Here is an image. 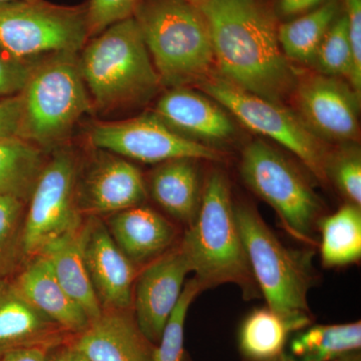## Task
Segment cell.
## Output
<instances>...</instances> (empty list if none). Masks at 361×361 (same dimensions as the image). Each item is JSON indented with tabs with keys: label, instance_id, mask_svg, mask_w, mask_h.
I'll list each match as a JSON object with an SVG mask.
<instances>
[{
	"label": "cell",
	"instance_id": "6da1fadb",
	"mask_svg": "<svg viewBox=\"0 0 361 361\" xmlns=\"http://www.w3.org/2000/svg\"><path fill=\"white\" fill-rule=\"evenodd\" d=\"M218 75L241 89L283 104L297 73L284 56L274 14L265 0H199Z\"/></svg>",
	"mask_w": 361,
	"mask_h": 361
},
{
	"label": "cell",
	"instance_id": "7a4b0ae2",
	"mask_svg": "<svg viewBox=\"0 0 361 361\" xmlns=\"http://www.w3.org/2000/svg\"><path fill=\"white\" fill-rule=\"evenodd\" d=\"M202 289L234 284L245 298L260 293L238 224L229 183L215 171L207 178L200 210L179 244Z\"/></svg>",
	"mask_w": 361,
	"mask_h": 361
},
{
	"label": "cell",
	"instance_id": "3957f363",
	"mask_svg": "<svg viewBox=\"0 0 361 361\" xmlns=\"http://www.w3.org/2000/svg\"><path fill=\"white\" fill-rule=\"evenodd\" d=\"M78 66L92 106L99 111L146 103L161 85L133 16L109 26L85 44Z\"/></svg>",
	"mask_w": 361,
	"mask_h": 361
},
{
	"label": "cell",
	"instance_id": "277c9868",
	"mask_svg": "<svg viewBox=\"0 0 361 361\" xmlns=\"http://www.w3.org/2000/svg\"><path fill=\"white\" fill-rule=\"evenodd\" d=\"M139 26L161 85H197L212 73L214 52L203 13L190 0H139Z\"/></svg>",
	"mask_w": 361,
	"mask_h": 361
},
{
	"label": "cell",
	"instance_id": "5b68a950",
	"mask_svg": "<svg viewBox=\"0 0 361 361\" xmlns=\"http://www.w3.org/2000/svg\"><path fill=\"white\" fill-rule=\"evenodd\" d=\"M77 54H54L35 63L20 92V137L42 151L58 148L94 108Z\"/></svg>",
	"mask_w": 361,
	"mask_h": 361
},
{
	"label": "cell",
	"instance_id": "8992f818",
	"mask_svg": "<svg viewBox=\"0 0 361 361\" xmlns=\"http://www.w3.org/2000/svg\"><path fill=\"white\" fill-rule=\"evenodd\" d=\"M234 212L254 279L268 308L295 329H303L310 322L307 297L312 279L307 256L287 248L252 207L234 205Z\"/></svg>",
	"mask_w": 361,
	"mask_h": 361
},
{
	"label": "cell",
	"instance_id": "52a82bcc",
	"mask_svg": "<svg viewBox=\"0 0 361 361\" xmlns=\"http://www.w3.org/2000/svg\"><path fill=\"white\" fill-rule=\"evenodd\" d=\"M90 39L87 6H61L44 0L0 4V47L13 58L78 54Z\"/></svg>",
	"mask_w": 361,
	"mask_h": 361
},
{
	"label": "cell",
	"instance_id": "ba28073f",
	"mask_svg": "<svg viewBox=\"0 0 361 361\" xmlns=\"http://www.w3.org/2000/svg\"><path fill=\"white\" fill-rule=\"evenodd\" d=\"M196 85L248 129L289 149L317 179L323 182L329 180V149L296 113L285 108L284 104L274 103L233 85L214 71Z\"/></svg>",
	"mask_w": 361,
	"mask_h": 361
},
{
	"label": "cell",
	"instance_id": "9c48e42d",
	"mask_svg": "<svg viewBox=\"0 0 361 361\" xmlns=\"http://www.w3.org/2000/svg\"><path fill=\"white\" fill-rule=\"evenodd\" d=\"M240 171L247 186L276 211L287 231L310 243L322 204L300 171L262 140L244 149Z\"/></svg>",
	"mask_w": 361,
	"mask_h": 361
},
{
	"label": "cell",
	"instance_id": "30bf717a",
	"mask_svg": "<svg viewBox=\"0 0 361 361\" xmlns=\"http://www.w3.org/2000/svg\"><path fill=\"white\" fill-rule=\"evenodd\" d=\"M75 157L58 149L45 163L30 197L23 230V252L35 257L47 243L82 225L78 203Z\"/></svg>",
	"mask_w": 361,
	"mask_h": 361
},
{
	"label": "cell",
	"instance_id": "8fae6325",
	"mask_svg": "<svg viewBox=\"0 0 361 361\" xmlns=\"http://www.w3.org/2000/svg\"><path fill=\"white\" fill-rule=\"evenodd\" d=\"M92 144L122 158L148 164L175 159L221 161L219 151L176 132L155 113L120 121L97 123L90 133Z\"/></svg>",
	"mask_w": 361,
	"mask_h": 361
},
{
	"label": "cell",
	"instance_id": "7c38bea8",
	"mask_svg": "<svg viewBox=\"0 0 361 361\" xmlns=\"http://www.w3.org/2000/svg\"><path fill=\"white\" fill-rule=\"evenodd\" d=\"M292 96L297 116L323 142L357 140L360 96L348 82L322 73L297 78Z\"/></svg>",
	"mask_w": 361,
	"mask_h": 361
},
{
	"label": "cell",
	"instance_id": "4fadbf2b",
	"mask_svg": "<svg viewBox=\"0 0 361 361\" xmlns=\"http://www.w3.org/2000/svg\"><path fill=\"white\" fill-rule=\"evenodd\" d=\"M190 272L186 256L178 245L151 261L139 275L133 298L135 323L149 343L160 341Z\"/></svg>",
	"mask_w": 361,
	"mask_h": 361
},
{
	"label": "cell",
	"instance_id": "5bb4252c",
	"mask_svg": "<svg viewBox=\"0 0 361 361\" xmlns=\"http://www.w3.org/2000/svg\"><path fill=\"white\" fill-rule=\"evenodd\" d=\"M85 265L103 310H128L134 298L137 272L99 220L85 224Z\"/></svg>",
	"mask_w": 361,
	"mask_h": 361
},
{
	"label": "cell",
	"instance_id": "9a60e30c",
	"mask_svg": "<svg viewBox=\"0 0 361 361\" xmlns=\"http://www.w3.org/2000/svg\"><path fill=\"white\" fill-rule=\"evenodd\" d=\"M146 197L139 169L116 155H104L97 161L78 190L80 210L92 214L121 212L142 205Z\"/></svg>",
	"mask_w": 361,
	"mask_h": 361
},
{
	"label": "cell",
	"instance_id": "2e32d148",
	"mask_svg": "<svg viewBox=\"0 0 361 361\" xmlns=\"http://www.w3.org/2000/svg\"><path fill=\"white\" fill-rule=\"evenodd\" d=\"M154 113L176 132L202 144L229 141L235 134L234 123L223 106L187 87L169 90Z\"/></svg>",
	"mask_w": 361,
	"mask_h": 361
},
{
	"label": "cell",
	"instance_id": "e0dca14e",
	"mask_svg": "<svg viewBox=\"0 0 361 361\" xmlns=\"http://www.w3.org/2000/svg\"><path fill=\"white\" fill-rule=\"evenodd\" d=\"M73 348L90 361H151L153 351L127 310H104Z\"/></svg>",
	"mask_w": 361,
	"mask_h": 361
},
{
	"label": "cell",
	"instance_id": "ac0fdd59",
	"mask_svg": "<svg viewBox=\"0 0 361 361\" xmlns=\"http://www.w3.org/2000/svg\"><path fill=\"white\" fill-rule=\"evenodd\" d=\"M8 280L23 298L61 329L80 334L89 326L90 318L59 284L44 256L30 259Z\"/></svg>",
	"mask_w": 361,
	"mask_h": 361
},
{
	"label": "cell",
	"instance_id": "d6986e66",
	"mask_svg": "<svg viewBox=\"0 0 361 361\" xmlns=\"http://www.w3.org/2000/svg\"><path fill=\"white\" fill-rule=\"evenodd\" d=\"M109 232L134 264L160 257L177 237V229L170 221L153 209L141 205L114 214L109 222Z\"/></svg>",
	"mask_w": 361,
	"mask_h": 361
},
{
	"label": "cell",
	"instance_id": "ffe728a7",
	"mask_svg": "<svg viewBox=\"0 0 361 361\" xmlns=\"http://www.w3.org/2000/svg\"><path fill=\"white\" fill-rule=\"evenodd\" d=\"M85 225L47 243L37 255L44 256L59 284L82 308L90 322L103 312L85 265Z\"/></svg>",
	"mask_w": 361,
	"mask_h": 361
},
{
	"label": "cell",
	"instance_id": "44dd1931",
	"mask_svg": "<svg viewBox=\"0 0 361 361\" xmlns=\"http://www.w3.org/2000/svg\"><path fill=\"white\" fill-rule=\"evenodd\" d=\"M61 327L14 289L0 281V357L14 349L51 345Z\"/></svg>",
	"mask_w": 361,
	"mask_h": 361
},
{
	"label": "cell",
	"instance_id": "7402d4cb",
	"mask_svg": "<svg viewBox=\"0 0 361 361\" xmlns=\"http://www.w3.org/2000/svg\"><path fill=\"white\" fill-rule=\"evenodd\" d=\"M197 160L175 159L161 163L151 176V194L173 218L191 226L200 210L203 189Z\"/></svg>",
	"mask_w": 361,
	"mask_h": 361
},
{
	"label": "cell",
	"instance_id": "603a6c76",
	"mask_svg": "<svg viewBox=\"0 0 361 361\" xmlns=\"http://www.w3.org/2000/svg\"><path fill=\"white\" fill-rule=\"evenodd\" d=\"M339 13V0H325L310 13L278 26V40L284 56L298 63H312L318 47Z\"/></svg>",
	"mask_w": 361,
	"mask_h": 361
},
{
	"label": "cell",
	"instance_id": "cb8c5ba5",
	"mask_svg": "<svg viewBox=\"0 0 361 361\" xmlns=\"http://www.w3.org/2000/svg\"><path fill=\"white\" fill-rule=\"evenodd\" d=\"M45 163L44 151L20 137L0 141V198L27 202Z\"/></svg>",
	"mask_w": 361,
	"mask_h": 361
},
{
	"label": "cell",
	"instance_id": "d4e9b609",
	"mask_svg": "<svg viewBox=\"0 0 361 361\" xmlns=\"http://www.w3.org/2000/svg\"><path fill=\"white\" fill-rule=\"evenodd\" d=\"M322 259L327 267H341L361 257L360 206L348 203L319 222Z\"/></svg>",
	"mask_w": 361,
	"mask_h": 361
},
{
	"label": "cell",
	"instance_id": "484cf974",
	"mask_svg": "<svg viewBox=\"0 0 361 361\" xmlns=\"http://www.w3.org/2000/svg\"><path fill=\"white\" fill-rule=\"evenodd\" d=\"M361 346V322L316 325L301 332L291 342L296 361H334Z\"/></svg>",
	"mask_w": 361,
	"mask_h": 361
},
{
	"label": "cell",
	"instance_id": "4316f807",
	"mask_svg": "<svg viewBox=\"0 0 361 361\" xmlns=\"http://www.w3.org/2000/svg\"><path fill=\"white\" fill-rule=\"evenodd\" d=\"M294 329L289 320L270 308L254 310L240 329V348L251 360H274L281 355L287 336Z\"/></svg>",
	"mask_w": 361,
	"mask_h": 361
},
{
	"label": "cell",
	"instance_id": "83f0119b",
	"mask_svg": "<svg viewBox=\"0 0 361 361\" xmlns=\"http://www.w3.org/2000/svg\"><path fill=\"white\" fill-rule=\"evenodd\" d=\"M26 201L13 196L0 198V281L18 269L23 252Z\"/></svg>",
	"mask_w": 361,
	"mask_h": 361
},
{
	"label": "cell",
	"instance_id": "f1b7e54d",
	"mask_svg": "<svg viewBox=\"0 0 361 361\" xmlns=\"http://www.w3.org/2000/svg\"><path fill=\"white\" fill-rule=\"evenodd\" d=\"M320 73L346 80L353 87L355 61L345 16H339L318 47L314 59Z\"/></svg>",
	"mask_w": 361,
	"mask_h": 361
},
{
	"label": "cell",
	"instance_id": "f546056e",
	"mask_svg": "<svg viewBox=\"0 0 361 361\" xmlns=\"http://www.w3.org/2000/svg\"><path fill=\"white\" fill-rule=\"evenodd\" d=\"M203 291L195 278L185 283L177 306L169 318L151 361L184 360V332L188 310L194 299Z\"/></svg>",
	"mask_w": 361,
	"mask_h": 361
},
{
	"label": "cell",
	"instance_id": "4dcf8cb0",
	"mask_svg": "<svg viewBox=\"0 0 361 361\" xmlns=\"http://www.w3.org/2000/svg\"><path fill=\"white\" fill-rule=\"evenodd\" d=\"M327 178H331L349 203L361 204V157L355 148L329 153Z\"/></svg>",
	"mask_w": 361,
	"mask_h": 361
},
{
	"label": "cell",
	"instance_id": "1f68e13d",
	"mask_svg": "<svg viewBox=\"0 0 361 361\" xmlns=\"http://www.w3.org/2000/svg\"><path fill=\"white\" fill-rule=\"evenodd\" d=\"M137 2L139 0H90L87 6L90 37L133 16Z\"/></svg>",
	"mask_w": 361,
	"mask_h": 361
},
{
	"label": "cell",
	"instance_id": "d6a6232c",
	"mask_svg": "<svg viewBox=\"0 0 361 361\" xmlns=\"http://www.w3.org/2000/svg\"><path fill=\"white\" fill-rule=\"evenodd\" d=\"M35 63L13 58L0 47V97L20 94Z\"/></svg>",
	"mask_w": 361,
	"mask_h": 361
},
{
	"label": "cell",
	"instance_id": "836d02e7",
	"mask_svg": "<svg viewBox=\"0 0 361 361\" xmlns=\"http://www.w3.org/2000/svg\"><path fill=\"white\" fill-rule=\"evenodd\" d=\"M346 21L353 61H355V80L353 89L360 96L361 90V0H344Z\"/></svg>",
	"mask_w": 361,
	"mask_h": 361
},
{
	"label": "cell",
	"instance_id": "e575fe53",
	"mask_svg": "<svg viewBox=\"0 0 361 361\" xmlns=\"http://www.w3.org/2000/svg\"><path fill=\"white\" fill-rule=\"evenodd\" d=\"M21 121H23L21 94L0 99V141L9 137H20Z\"/></svg>",
	"mask_w": 361,
	"mask_h": 361
},
{
	"label": "cell",
	"instance_id": "d590c367",
	"mask_svg": "<svg viewBox=\"0 0 361 361\" xmlns=\"http://www.w3.org/2000/svg\"><path fill=\"white\" fill-rule=\"evenodd\" d=\"M47 348L45 346H30L14 349L4 353L0 357V361H47Z\"/></svg>",
	"mask_w": 361,
	"mask_h": 361
},
{
	"label": "cell",
	"instance_id": "8d00e7d4",
	"mask_svg": "<svg viewBox=\"0 0 361 361\" xmlns=\"http://www.w3.org/2000/svg\"><path fill=\"white\" fill-rule=\"evenodd\" d=\"M325 0H279L278 7L285 16H293L306 13L320 6Z\"/></svg>",
	"mask_w": 361,
	"mask_h": 361
},
{
	"label": "cell",
	"instance_id": "74e56055",
	"mask_svg": "<svg viewBox=\"0 0 361 361\" xmlns=\"http://www.w3.org/2000/svg\"><path fill=\"white\" fill-rule=\"evenodd\" d=\"M68 361H90L87 356L82 355L77 348H68Z\"/></svg>",
	"mask_w": 361,
	"mask_h": 361
},
{
	"label": "cell",
	"instance_id": "f35d334b",
	"mask_svg": "<svg viewBox=\"0 0 361 361\" xmlns=\"http://www.w3.org/2000/svg\"><path fill=\"white\" fill-rule=\"evenodd\" d=\"M47 361H68V348L61 349V350L56 351L54 355H49V360Z\"/></svg>",
	"mask_w": 361,
	"mask_h": 361
},
{
	"label": "cell",
	"instance_id": "ab89813d",
	"mask_svg": "<svg viewBox=\"0 0 361 361\" xmlns=\"http://www.w3.org/2000/svg\"><path fill=\"white\" fill-rule=\"evenodd\" d=\"M334 361H360L357 357H349V356L346 355L344 357L338 358V360Z\"/></svg>",
	"mask_w": 361,
	"mask_h": 361
},
{
	"label": "cell",
	"instance_id": "60d3db41",
	"mask_svg": "<svg viewBox=\"0 0 361 361\" xmlns=\"http://www.w3.org/2000/svg\"><path fill=\"white\" fill-rule=\"evenodd\" d=\"M25 1V0H0V4H6V2Z\"/></svg>",
	"mask_w": 361,
	"mask_h": 361
},
{
	"label": "cell",
	"instance_id": "b9f144b4",
	"mask_svg": "<svg viewBox=\"0 0 361 361\" xmlns=\"http://www.w3.org/2000/svg\"><path fill=\"white\" fill-rule=\"evenodd\" d=\"M190 1L194 2V4H196V2H198L199 0H190Z\"/></svg>",
	"mask_w": 361,
	"mask_h": 361
}]
</instances>
